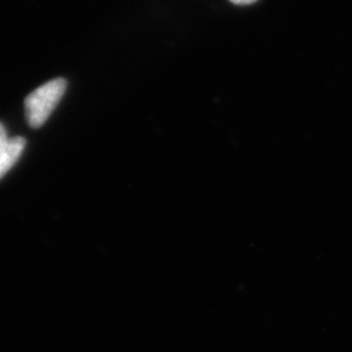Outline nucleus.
<instances>
[{
  "label": "nucleus",
  "instance_id": "1",
  "mask_svg": "<svg viewBox=\"0 0 352 352\" xmlns=\"http://www.w3.org/2000/svg\"><path fill=\"white\" fill-rule=\"evenodd\" d=\"M65 89L67 81L64 78H54L33 90L24 102L28 124L32 128L43 126L63 98Z\"/></svg>",
  "mask_w": 352,
  "mask_h": 352
},
{
  "label": "nucleus",
  "instance_id": "2",
  "mask_svg": "<svg viewBox=\"0 0 352 352\" xmlns=\"http://www.w3.org/2000/svg\"><path fill=\"white\" fill-rule=\"evenodd\" d=\"M25 146L26 140L21 136L8 140L7 145L0 151V179L17 164Z\"/></svg>",
  "mask_w": 352,
  "mask_h": 352
},
{
  "label": "nucleus",
  "instance_id": "3",
  "mask_svg": "<svg viewBox=\"0 0 352 352\" xmlns=\"http://www.w3.org/2000/svg\"><path fill=\"white\" fill-rule=\"evenodd\" d=\"M8 140H10V138L7 135V131H6L4 126L0 123V151H3V148L7 145Z\"/></svg>",
  "mask_w": 352,
  "mask_h": 352
},
{
  "label": "nucleus",
  "instance_id": "4",
  "mask_svg": "<svg viewBox=\"0 0 352 352\" xmlns=\"http://www.w3.org/2000/svg\"><path fill=\"white\" fill-rule=\"evenodd\" d=\"M230 1H232L235 4H239V6H244V4H252V3H254L257 0H230Z\"/></svg>",
  "mask_w": 352,
  "mask_h": 352
}]
</instances>
